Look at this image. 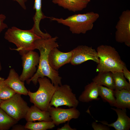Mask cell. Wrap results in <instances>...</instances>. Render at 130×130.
Returning <instances> with one entry per match:
<instances>
[{
	"label": "cell",
	"mask_w": 130,
	"mask_h": 130,
	"mask_svg": "<svg viewBox=\"0 0 130 130\" xmlns=\"http://www.w3.org/2000/svg\"><path fill=\"white\" fill-rule=\"evenodd\" d=\"M92 127L94 130H110L109 127L106 125L100 124H98L96 122H92L91 124Z\"/></svg>",
	"instance_id": "obj_25"
},
{
	"label": "cell",
	"mask_w": 130,
	"mask_h": 130,
	"mask_svg": "<svg viewBox=\"0 0 130 130\" xmlns=\"http://www.w3.org/2000/svg\"><path fill=\"white\" fill-rule=\"evenodd\" d=\"M79 103L76 94L72 92L70 86L65 84L57 87L49 105L54 106L55 108L63 105L67 106L69 108H76Z\"/></svg>",
	"instance_id": "obj_7"
},
{
	"label": "cell",
	"mask_w": 130,
	"mask_h": 130,
	"mask_svg": "<svg viewBox=\"0 0 130 130\" xmlns=\"http://www.w3.org/2000/svg\"><path fill=\"white\" fill-rule=\"evenodd\" d=\"M17 1L24 9H26V7L25 5V3L27 0H13Z\"/></svg>",
	"instance_id": "obj_30"
},
{
	"label": "cell",
	"mask_w": 130,
	"mask_h": 130,
	"mask_svg": "<svg viewBox=\"0 0 130 130\" xmlns=\"http://www.w3.org/2000/svg\"><path fill=\"white\" fill-rule=\"evenodd\" d=\"M98 91L99 96L104 101L108 103L111 106L118 108L114 96V90L98 85Z\"/></svg>",
	"instance_id": "obj_20"
},
{
	"label": "cell",
	"mask_w": 130,
	"mask_h": 130,
	"mask_svg": "<svg viewBox=\"0 0 130 130\" xmlns=\"http://www.w3.org/2000/svg\"><path fill=\"white\" fill-rule=\"evenodd\" d=\"M99 17V14L93 12L75 14L64 19L49 17L51 20L68 27L72 33L85 34L93 28L94 23Z\"/></svg>",
	"instance_id": "obj_3"
},
{
	"label": "cell",
	"mask_w": 130,
	"mask_h": 130,
	"mask_svg": "<svg viewBox=\"0 0 130 130\" xmlns=\"http://www.w3.org/2000/svg\"><path fill=\"white\" fill-rule=\"evenodd\" d=\"M5 79L0 77V99L2 100L9 99L16 93L5 84Z\"/></svg>",
	"instance_id": "obj_24"
},
{
	"label": "cell",
	"mask_w": 130,
	"mask_h": 130,
	"mask_svg": "<svg viewBox=\"0 0 130 130\" xmlns=\"http://www.w3.org/2000/svg\"><path fill=\"white\" fill-rule=\"evenodd\" d=\"M4 82L16 93L28 95V91L25 85L24 82L20 80L19 76L14 69H10L8 76Z\"/></svg>",
	"instance_id": "obj_13"
},
{
	"label": "cell",
	"mask_w": 130,
	"mask_h": 130,
	"mask_svg": "<svg viewBox=\"0 0 130 130\" xmlns=\"http://www.w3.org/2000/svg\"><path fill=\"white\" fill-rule=\"evenodd\" d=\"M17 122L0 108V130H9Z\"/></svg>",
	"instance_id": "obj_23"
},
{
	"label": "cell",
	"mask_w": 130,
	"mask_h": 130,
	"mask_svg": "<svg viewBox=\"0 0 130 130\" xmlns=\"http://www.w3.org/2000/svg\"><path fill=\"white\" fill-rule=\"evenodd\" d=\"M72 57L70 62L73 65H77L88 60H91L97 64L99 58L97 51L92 47L79 45L71 51Z\"/></svg>",
	"instance_id": "obj_10"
},
{
	"label": "cell",
	"mask_w": 130,
	"mask_h": 130,
	"mask_svg": "<svg viewBox=\"0 0 130 130\" xmlns=\"http://www.w3.org/2000/svg\"><path fill=\"white\" fill-rule=\"evenodd\" d=\"M57 48H54L50 51L48 58L50 66L56 71L64 65L70 63L72 57L71 51L63 52Z\"/></svg>",
	"instance_id": "obj_12"
},
{
	"label": "cell",
	"mask_w": 130,
	"mask_h": 130,
	"mask_svg": "<svg viewBox=\"0 0 130 130\" xmlns=\"http://www.w3.org/2000/svg\"><path fill=\"white\" fill-rule=\"evenodd\" d=\"M115 97L118 108L130 109V90H114Z\"/></svg>",
	"instance_id": "obj_19"
},
{
	"label": "cell",
	"mask_w": 130,
	"mask_h": 130,
	"mask_svg": "<svg viewBox=\"0 0 130 130\" xmlns=\"http://www.w3.org/2000/svg\"><path fill=\"white\" fill-rule=\"evenodd\" d=\"M12 130H28L26 128L25 126L20 124H16L13 125L12 127Z\"/></svg>",
	"instance_id": "obj_29"
},
{
	"label": "cell",
	"mask_w": 130,
	"mask_h": 130,
	"mask_svg": "<svg viewBox=\"0 0 130 130\" xmlns=\"http://www.w3.org/2000/svg\"><path fill=\"white\" fill-rule=\"evenodd\" d=\"M114 80L115 90H130V84L126 81L122 72H112Z\"/></svg>",
	"instance_id": "obj_21"
},
{
	"label": "cell",
	"mask_w": 130,
	"mask_h": 130,
	"mask_svg": "<svg viewBox=\"0 0 130 130\" xmlns=\"http://www.w3.org/2000/svg\"><path fill=\"white\" fill-rule=\"evenodd\" d=\"M91 0H52V2L65 9L73 12L86 8Z\"/></svg>",
	"instance_id": "obj_15"
},
{
	"label": "cell",
	"mask_w": 130,
	"mask_h": 130,
	"mask_svg": "<svg viewBox=\"0 0 130 130\" xmlns=\"http://www.w3.org/2000/svg\"><path fill=\"white\" fill-rule=\"evenodd\" d=\"M4 37L6 39L14 44L17 47L16 49H10L18 51L21 56L35 49V41L42 38L35 34L32 29L24 30L15 26L8 29L5 33Z\"/></svg>",
	"instance_id": "obj_2"
},
{
	"label": "cell",
	"mask_w": 130,
	"mask_h": 130,
	"mask_svg": "<svg viewBox=\"0 0 130 130\" xmlns=\"http://www.w3.org/2000/svg\"><path fill=\"white\" fill-rule=\"evenodd\" d=\"M117 115V118L115 122L108 124L106 122L100 121L103 124L112 127L116 130H129L130 128V118L127 115L126 109L111 108Z\"/></svg>",
	"instance_id": "obj_14"
},
{
	"label": "cell",
	"mask_w": 130,
	"mask_h": 130,
	"mask_svg": "<svg viewBox=\"0 0 130 130\" xmlns=\"http://www.w3.org/2000/svg\"><path fill=\"white\" fill-rule=\"evenodd\" d=\"M48 111L52 121L56 126L67 122H69L72 119H77L80 114L79 111L75 107L64 109L50 106Z\"/></svg>",
	"instance_id": "obj_11"
},
{
	"label": "cell",
	"mask_w": 130,
	"mask_h": 130,
	"mask_svg": "<svg viewBox=\"0 0 130 130\" xmlns=\"http://www.w3.org/2000/svg\"><path fill=\"white\" fill-rule=\"evenodd\" d=\"M98 91V85L92 81L86 85L84 89L78 97V100L83 103H88L100 98Z\"/></svg>",
	"instance_id": "obj_17"
},
{
	"label": "cell",
	"mask_w": 130,
	"mask_h": 130,
	"mask_svg": "<svg viewBox=\"0 0 130 130\" xmlns=\"http://www.w3.org/2000/svg\"><path fill=\"white\" fill-rule=\"evenodd\" d=\"M58 38L54 37L38 39L35 42V49L38 50L40 53L39 62L37 71L33 76L26 81L29 84L32 82L35 85L38 82L39 78L48 77L51 80L52 83L55 86L62 85V78L59 76L57 71L53 69L50 66L48 62V55L50 51L59 45L56 42Z\"/></svg>",
	"instance_id": "obj_1"
},
{
	"label": "cell",
	"mask_w": 130,
	"mask_h": 130,
	"mask_svg": "<svg viewBox=\"0 0 130 130\" xmlns=\"http://www.w3.org/2000/svg\"><path fill=\"white\" fill-rule=\"evenodd\" d=\"M92 80L98 85H104L113 90L115 89L114 80L111 72H98L97 75L92 79Z\"/></svg>",
	"instance_id": "obj_18"
},
{
	"label": "cell",
	"mask_w": 130,
	"mask_h": 130,
	"mask_svg": "<svg viewBox=\"0 0 130 130\" xmlns=\"http://www.w3.org/2000/svg\"><path fill=\"white\" fill-rule=\"evenodd\" d=\"M116 30L115 38L116 41L119 43H124L127 46H130V10L123 11L120 16L116 25Z\"/></svg>",
	"instance_id": "obj_8"
},
{
	"label": "cell",
	"mask_w": 130,
	"mask_h": 130,
	"mask_svg": "<svg viewBox=\"0 0 130 130\" xmlns=\"http://www.w3.org/2000/svg\"><path fill=\"white\" fill-rule=\"evenodd\" d=\"M39 56L38 53L33 51H30L22 56L23 70L19 76L20 80L23 82L31 78L37 71Z\"/></svg>",
	"instance_id": "obj_9"
},
{
	"label": "cell",
	"mask_w": 130,
	"mask_h": 130,
	"mask_svg": "<svg viewBox=\"0 0 130 130\" xmlns=\"http://www.w3.org/2000/svg\"><path fill=\"white\" fill-rule=\"evenodd\" d=\"M20 94L16 93L7 99L2 100L0 108L18 122L25 118L29 108Z\"/></svg>",
	"instance_id": "obj_6"
},
{
	"label": "cell",
	"mask_w": 130,
	"mask_h": 130,
	"mask_svg": "<svg viewBox=\"0 0 130 130\" xmlns=\"http://www.w3.org/2000/svg\"><path fill=\"white\" fill-rule=\"evenodd\" d=\"M6 16L3 14H0V33L5 29L7 28V25L4 22Z\"/></svg>",
	"instance_id": "obj_26"
},
{
	"label": "cell",
	"mask_w": 130,
	"mask_h": 130,
	"mask_svg": "<svg viewBox=\"0 0 130 130\" xmlns=\"http://www.w3.org/2000/svg\"><path fill=\"white\" fill-rule=\"evenodd\" d=\"M97 51L99 61L96 69L97 72H122L125 64L114 47L101 45L97 47Z\"/></svg>",
	"instance_id": "obj_4"
},
{
	"label": "cell",
	"mask_w": 130,
	"mask_h": 130,
	"mask_svg": "<svg viewBox=\"0 0 130 130\" xmlns=\"http://www.w3.org/2000/svg\"><path fill=\"white\" fill-rule=\"evenodd\" d=\"M55 126L52 121H42L36 122H28L25 125L26 128L30 130H46L52 129Z\"/></svg>",
	"instance_id": "obj_22"
},
{
	"label": "cell",
	"mask_w": 130,
	"mask_h": 130,
	"mask_svg": "<svg viewBox=\"0 0 130 130\" xmlns=\"http://www.w3.org/2000/svg\"><path fill=\"white\" fill-rule=\"evenodd\" d=\"M2 101V100H1V99H0V106L1 104V103Z\"/></svg>",
	"instance_id": "obj_32"
},
{
	"label": "cell",
	"mask_w": 130,
	"mask_h": 130,
	"mask_svg": "<svg viewBox=\"0 0 130 130\" xmlns=\"http://www.w3.org/2000/svg\"><path fill=\"white\" fill-rule=\"evenodd\" d=\"M57 130H76L75 128H72L69 124V122H67L66 124H65L61 128L57 129Z\"/></svg>",
	"instance_id": "obj_28"
},
{
	"label": "cell",
	"mask_w": 130,
	"mask_h": 130,
	"mask_svg": "<svg viewBox=\"0 0 130 130\" xmlns=\"http://www.w3.org/2000/svg\"><path fill=\"white\" fill-rule=\"evenodd\" d=\"M122 72L124 76L128 79L130 84V72L127 69L126 65L123 67Z\"/></svg>",
	"instance_id": "obj_27"
},
{
	"label": "cell",
	"mask_w": 130,
	"mask_h": 130,
	"mask_svg": "<svg viewBox=\"0 0 130 130\" xmlns=\"http://www.w3.org/2000/svg\"><path fill=\"white\" fill-rule=\"evenodd\" d=\"M38 81L39 84L38 90L35 92L28 91L30 101L41 110L48 111L50 101L57 86H54L46 77L39 78Z\"/></svg>",
	"instance_id": "obj_5"
},
{
	"label": "cell",
	"mask_w": 130,
	"mask_h": 130,
	"mask_svg": "<svg viewBox=\"0 0 130 130\" xmlns=\"http://www.w3.org/2000/svg\"><path fill=\"white\" fill-rule=\"evenodd\" d=\"M25 118L27 122L52 121L48 111L42 110L34 105L29 108Z\"/></svg>",
	"instance_id": "obj_16"
},
{
	"label": "cell",
	"mask_w": 130,
	"mask_h": 130,
	"mask_svg": "<svg viewBox=\"0 0 130 130\" xmlns=\"http://www.w3.org/2000/svg\"><path fill=\"white\" fill-rule=\"evenodd\" d=\"M2 69V67L1 64V63L0 62V71H1Z\"/></svg>",
	"instance_id": "obj_31"
}]
</instances>
